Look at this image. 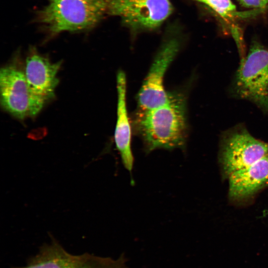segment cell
<instances>
[{
  "instance_id": "obj_1",
  "label": "cell",
  "mask_w": 268,
  "mask_h": 268,
  "mask_svg": "<svg viewBox=\"0 0 268 268\" xmlns=\"http://www.w3.org/2000/svg\"><path fill=\"white\" fill-rule=\"evenodd\" d=\"M135 122L146 152L157 148L183 149L187 133L185 96L170 93L169 100L162 106L137 111Z\"/></svg>"
},
{
  "instance_id": "obj_2",
  "label": "cell",
  "mask_w": 268,
  "mask_h": 268,
  "mask_svg": "<svg viewBox=\"0 0 268 268\" xmlns=\"http://www.w3.org/2000/svg\"><path fill=\"white\" fill-rule=\"evenodd\" d=\"M107 14V0H48L37 20L51 35L95 27Z\"/></svg>"
},
{
  "instance_id": "obj_3",
  "label": "cell",
  "mask_w": 268,
  "mask_h": 268,
  "mask_svg": "<svg viewBox=\"0 0 268 268\" xmlns=\"http://www.w3.org/2000/svg\"><path fill=\"white\" fill-rule=\"evenodd\" d=\"M231 91L268 115V48L258 40L252 41L248 54L240 61Z\"/></svg>"
},
{
  "instance_id": "obj_4",
  "label": "cell",
  "mask_w": 268,
  "mask_h": 268,
  "mask_svg": "<svg viewBox=\"0 0 268 268\" xmlns=\"http://www.w3.org/2000/svg\"><path fill=\"white\" fill-rule=\"evenodd\" d=\"M173 11L170 0H107V14L120 17L134 35L156 30Z\"/></svg>"
},
{
  "instance_id": "obj_5",
  "label": "cell",
  "mask_w": 268,
  "mask_h": 268,
  "mask_svg": "<svg viewBox=\"0 0 268 268\" xmlns=\"http://www.w3.org/2000/svg\"><path fill=\"white\" fill-rule=\"evenodd\" d=\"M268 154V142L254 137L239 124L224 132L221 139L220 159L226 176L246 168Z\"/></svg>"
},
{
  "instance_id": "obj_6",
  "label": "cell",
  "mask_w": 268,
  "mask_h": 268,
  "mask_svg": "<svg viewBox=\"0 0 268 268\" xmlns=\"http://www.w3.org/2000/svg\"><path fill=\"white\" fill-rule=\"evenodd\" d=\"M179 36L170 35L160 47L137 96L138 110L144 111L161 106L169 99L163 81L167 68L181 48Z\"/></svg>"
},
{
  "instance_id": "obj_7",
  "label": "cell",
  "mask_w": 268,
  "mask_h": 268,
  "mask_svg": "<svg viewBox=\"0 0 268 268\" xmlns=\"http://www.w3.org/2000/svg\"><path fill=\"white\" fill-rule=\"evenodd\" d=\"M61 64V62L51 63L34 48L30 49L24 70L30 93V117L36 116L44 104L54 96Z\"/></svg>"
},
{
  "instance_id": "obj_8",
  "label": "cell",
  "mask_w": 268,
  "mask_h": 268,
  "mask_svg": "<svg viewBox=\"0 0 268 268\" xmlns=\"http://www.w3.org/2000/svg\"><path fill=\"white\" fill-rule=\"evenodd\" d=\"M0 92L6 111L20 120L30 116V93L24 70L12 65L1 68Z\"/></svg>"
},
{
  "instance_id": "obj_9",
  "label": "cell",
  "mask_w": 268,
  "mask_h": 268,
  "mask_svg": "<svg viewBox=\"0 0 268 268\" xmlns=\"http://www.w3.org/2000/svg\"><path fill=\"white\" fill-rule=\"evenodd\" d=\"M99 256L88 253L75 255L67 251L55 239L44 243L26 265L11 268H91Z\"/></svg>"
},
{
  "instance_id": "obj_10",
  "label": "cell",
  "mask_w": 268,
  "mask_h": 268,
  "mask_svg": "<svg viewBox=\"0 0 268 268\" xmlns=\"http://www.w3.org/2000/svg\"><path fill=\"white\" fill-rule=\"evenodd\" d=\"M229 196L234 200L249 198L268 185V154L229 176Z\"/></svg>"
},
{
  "instance_id": "obj_11",
  "label": "cell",
  "mask_w": 268,
  "mask_h": 268,
  "mask_svg": "<svg viewBox=\"0 0 268 268\" xmlns=\"http://www.w3.org/2000/svg\"><path fill=\"white\" fill-rule=\"evenodd\" d=\"M126 77L122 71L117 75V118L114 134L116 146L125 167L132 172L134 156L132 150V131L126 105Z\"/></svg>"
},
{
  "instance_id": "obj_12",
  "label": "cell",
  "mask_w": 268,
  "mask_h": 268,
  "mask_svg": "<svg viewBox=\"0 0 268 268\" xmlns=\"http://www.w3.org/2000/svg\"><path fill=\"white\" fill-rule=\"evenodd\" d=\"M203 4L213 12L221 21L230 30L236 44L240 60L246 56L245 48L241 32L236 21L256 15L261 13L258 10L251 9L248 11H239L231 0H191Z\"/></svg>"
},
{
  "instance_id": "obj_13",
  "label": "cell",
  "mask_w": 268,
  "mask_h": 268,
  "mask_svg": "<svg viewBox=\"0 0 268 268\" xmlns=\"http://www.w3.org/2000/svg\"><path fill=\"white\" fill-rule=\"evenodd\" d=\"M126 262L127 260L123 254L116 259L100 256L91 268H127Z\"/></svg>"
},
{
  "instance_id": "obj_14",
  "label": "cell",
  "mask_w": 268,
  "mask_h": 268,
  "mask_svg": "<svg viewBox=\"0 0 268 268\" xmlns=\"http://www.w3.org/2000/svg\"><path fill=\"white\" fill-rule=\"evenodd\" d=\"M243 7L264 12L268 9V0H237Z\"/></svg>"
}]
</instances>
